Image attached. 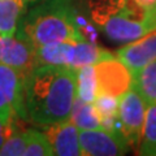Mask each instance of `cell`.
<instances>
[{
    "instance_id": "1",
    "label": "cell",
    "mask_w": 156,
    "mask_h": 156,
    "mask_svg": "<svg viewBox=\"0 0 156 156\" xmlns=\"http://www.w3.org/2000/svg\"><path fill=\"white\" fill-rule=\"evenodd\" d=\"M77 98V70L37 65L25 78L27 121L48 126L70 120Z\"/></svg>"
},
{
    "instance_id": "2",
    "label": "cell",
    "mask_w": 156,
    "mask_h": 156,
    "mask_svg": "<svg viewBox=\"0 0 156 156\" xmlns=\"http://www.w3.org/2000/svg\"><path fill=\"white\" fill-rule=\"evenodd\" d=\"M17 35L34 47L62 41L86 39L78 25V13L73 0H42L23 13Z\"/></svg>"
},
{
    "instance_id": "3",
    "label": "cell",
    "mask_w": 156,
    "mask_h": 156,
    "mask_svg": "<svg viewBox=\"0 0 156 156\" xmlns=\"http://www.w3.org/2000/svg\"><path fill=\"white\" fill-rule=\"evenodd\" d=\"M111 57H115L113 53L103 50L87 39L55 42L35 48V66L52 65L78 70Z\"/></svg>"
},
{
    "instance_id": "4",
    "label": "cell",
    "mask_w": 156,
    "mask_h": 156,
    "mask_svg": "<svg viewBox=\"0 0 156 156\" xmlns=\"http://www.w3.org/2000/svg\"><path fill=\"white\" fill-rule=\"evenodd\" d=\"M94 18L101 31L115 42H131L151 33L143 21L142 9L131 0H119L115 7L98 9Z\"/></svg>"
},
{
    "instance_id": "5",
    "label": "cell",
    "mask_w": 156,
    "mask_h": 156,
    "mask_svg": "<svg viewBox=\"0 0 156 156\" xmlns=\"http://www.w3.org/2000/svg\"><path fill=\"white\" fill-rule=\"evenodd\" d=\"M0 120L5 124L17 120L27 121L25 77L4 64H0Z\"/></svg>"
},
{
    "instance_id": "6",
    "label": "cell",
    "mask_w": 156,
    "mask_h": 156,
    "mask_svg": "<svg viewBox=\"0 0 156 156\" xmlns=\"http://www.w3.org/2000/svg\"><path fill=\"white\" fill-rule=\"evenodd\" d=\"M147 104L133 87L119 98V122L121 133L131 148H138L144 125Z\"/></svg>"
},
{
    "instance_id": "7",
    "label": "cell",
    "mask_w": 156,
    "mask_h": 156,
    "mask_svg": "<svg viewBox=\"0 0 156 156\" xmlns=\"http://www.w3.org/2000/svg\"><path fill=\"white\" fill-rule=\"evenodd\" d=\"M98 95H111L120 98L131 86L129 69L117 57L105 58L94 65Z\"/></svg>"
},
{
    "instance_id": "8",
    "label": "cell",
    "mask_w": 156,
    "mask_h": 156,
    "mask_svg": "<svg viewBox=\"0 0 156 156\" xmlns=\"http://www.w3.org/2000/svg\"><path fill=\"white\" fill-rule=\"evenodd\" d=\"M81 152L85 156H120L129 151L125 136L107 130H80Z\"/></svg>"
},
{
    "instance_id": "9",
    "label": "cell",
    "mask_w": 156,
    "mask_h": 156,
    "mask_svg": "<svg viewBox=\"0 0 156 156\" xmlns=\"http://www.w3.org/2000/svg\"><path fill=\"white\" fill-rule=\"evenodd\" d=\"M0 64L13 68L26 78L35 68V47L17 34L0 35Z\"/></svg>"
},
{
    "instance_id": "10",
    "label": "cell",
    "mask_w": 156,
    "mask_h": 156,
    "mask_svg": "<svg viewBox=\"0 0 156 156\" xmlns=\"http://www.w3.org/2000/svg\"><path fill=\"white\" fill-rule=\"evenodd\" d=\"M116 57L133 76L156 60V30L131 41L116 52Z\"/></svg>"
},
{
    "instance_id": "11",
    "label": "cell",
    "mask_w": 156,
    "mask_h": 156,
    "mask_svg": "<svg viewBox=\"0 0 156 156\" xmlns=\"http://www.w3.org/2000/svg\"><path fill=\"white\" fill-rule=\"evenodd\" d=\"M44 134L52 146L53 154L58 156H81L80 130L72 120L46 126Z\"/></svg>"
},
{
    "instance_id": "12",
    "label": "cell",
    "mask_w": 156,
    "mask_h": 156,
    "mask_svg": "<svg viewBox=\"0 0 156 156\" xmlns=\"http://www.w3.org/2000/svg\"><path fill=\"white\" fill-rule=\"evenodd\" d=\"M27 0H0V35H16Z\"/></svg>"
},
{
    "instance_id": "13",
    "label": "cell",
    "mask_w": 156,
    "mask_h": 156,
    "mask_svg": "<svg viewBox=\"0 0 156 156\" xmlns=\"http://www.w3.org/2000/svg\"><path fill=\"white\" fill-rule=\"evenodd\" d=\"M143 98L146 104H156V60L131 76V86Z\"/></svg>"
},
{
    "instance_id": "14",
    "label": "cell",
    "mask_w": 156,
    "mask_h": 156,
    "mask_svg": "<svg viewBox=\"0 0 156 156\" xmlns=\"http://www.w3.org/2000/svg\"><path fill=\"white\" fill-rule=\"evenodd\" d=\"M70 120L78 130H100L103 129L99 113L94 103H87L76 98L72 108Z\"/></svg>"
},
{
    "instance_id": "15",
    "label": "cell",
    "mask_w": 156,
    "mask_h": 156,
    "mask_svg": "<svg viewBox=\"0 0 156 156\" xmlns=\"http://www.w3.org/2000/svg\"><path fill=\"white\" fill-rule=\"evenodd\" d=\"M138 155L156 156V104H147L144 125L142 130L139 146L136 148Z\"/></svg>"
},
{
    "instance_id": "16",
    "label": "cell",
    "mask_w": 156,
    "mask_h": 156,
    "mask_svg": "<svg viewBox=\"0 0 156 156\" xmlns=\"http://www.w3.org/2000/svg\"><path fill=\"white\" fill-rule=\"evenodd\" d=\"M98 96V83L94 65L77 70V98L87 103H94Z\"/></svg>"
},
{
    "instance_id": "17",
    "label": "cell",
    "mask_w": 156,
    "mask_h": 156,
    "mask_svg": "<svg viewBox=\"0 0 156 156\" xmlns=\"http://www.w3.org/2000/svg\"><path fill=\"white\" fill-rule=\"evenodd\" d=\"M52 146L44 131L26 129V147L23 156H52Z\"/></svg>"
},
{
    "instance_id": "18",
    "label": "cell",
    "mask_w": 156,
    "mask_h": 156,
    "mask_svg": "<svg viewBox=\"0 0 156 156\" xmlns=\"http://www.w3.org/2000/svg\"><path fill=\"white\" fill-rule=\"evenodd\" d=\"M26 147V129H18L14 124L11 134L0 147V156H23Z\"/></svg>"
},
{
    "instance_id": "19",
    "label": "cell",
    "mask_w": 156,
    "mask_h": 156,
    "mask_svg": "<svg viewBox=\"0 0 156 156\" xmlns=\"http://www.w3.org/2000/svg\"><path fill=\"white\" fill-rule=\"evenodd\" d=\"M14 124H16V121H13V122H11V124H5L4 121L0 120V147L3 146L4 140L7 139V136L11 134Z\"/></svg>"
},
{
    "instance_id": "20",
    "label": "cell",
    "mask_w": 156,
    "mask_h": 156,
    "mask_svg": "<svg viewBox=\"0 0 156 156\" xmlns=\"http://www.w3.org/2000/svg\"><path fill=\"white\" fill-rule=\"evenodd\" d=\"M136 7H139L140 9H144V8H150L156 4V0H131Z\"/></svg>"
},
{
    "instance_id": "21",
    "label": "cell",
    "mask_w": 156,
    "mask_h": 156,
    "mask_svg": "<svg viewBox=\"0 0 156 156\" xmlns=\"http://www.w3.org/2000/svg\"><path fill=\"white\" fill-rule=\"evenodd\" d=\"M37 2H42V0H27V3H29V4H30V3L33 4V3H37Z\"/></svg>"
}]
</instances>
